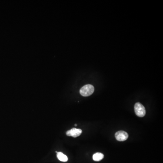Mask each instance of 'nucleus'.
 Wrapping results in <instances>:
<instances>
[{
  "instance_id": "f257e3e1",
  "label": "nucleus",
  "mask_w": 163,
  "mask_h": 163,
  "mask_svg": "<svg viewBox=\"0 0 163 163\" xmlns=\"http://www.w3.org/2000/svg\"><path fill=\"white\" fill-rule=\"evenodd\" d=\"M94 91V88L92 85L87 84L83 86L80 90V93L83 97H88L92 95Z\"/></svg>"
},
{
  "instance_id": "f03ea898",
  "label": "nucleus",
  "mask_w": 163,
  "mask_h": 163,
  "mask_svg": "<svg viewBox=\"0 0 163 163\" xmlns=\"http://www.w3.org/2000/svg\"><path fill=\"white\" fill-rule=\"evenodd\" d=\"M134 109L135 113L139 117H144L146 115V109L144 106L140 102H137L135 104Z\"/></svg>"
},
{
  "instance_id": "7ed1b4c3",
  "label": "nucleus",
  "mask_w": 163,
  "mask_h": 163,
  "mask_svg": "<svg viewBox=\"0 0 163 163\" xmlns=\"http://www.w3.org/2000/svg\"><path fill=\"white\" fill-rule=\"evenodd\" d=\"M115 137L118 141H124L127 139L128 138V134L127 133L124 131L120 130L117 132L115 134Z\"/></svg>"
},
{
  "instance_id": "20e7f679",
  "label": "nucleus",
  "mask_w": 163,
  "mask_h": 163,
  "mask_svg": "<svg viewBox=\"0 0 163 163\" xmlns=\"http://www.w3.org/2000/svg\"><path fill=\"white\" fill-rule=\"evenodd\" d=\"M82 133V130L81 129L73 128L67 131L66 132V134L68 136H69V137H77L81 135Z\"/></svg>"
},
{
  "instance_id": "39448f33",
  "label": "nucleus",
  "mask_w": 163,
  "mask_h": 163,
  "mask_svg": "<svg viewBox=\"0 0 163 163\" xmlns=\"http://www.w3.org/2000/svg\"><path fill=\"white\" fill-rule=\"evenodd\" d=\"M57 156L59 160L62 162H67L68 160L67 156L62 152H57Z\"/></svg>"
},
{
  "instance_id": "423d86ee",
  "label": "nucleus",
  "mask_w": 163,
  "mask_h": 163,
  "mask_svg": "<svg viewBox=\"0 0 163 163\" xmlns=\"http://www.w3.org/2000/svg\"><path fill=\"white\" fill-rule=\"evenodd\" d=\"M104 158V155L101 153H95L93 155V159L94 161H99L102 160Z\"/></svg>"
},
{
  "instance_id": "0eeeda50",
  "label": "nucleus",
  "mask_w": 163,
  "mask_h": 163,
  "mask_svg": "<svg viewBox=\"0 0 163 163\" xmlns=\"http://www.w3.org/2000/svg\"><path fill=\"white\" fill-rule=\"evenodd\" d=\"M75 126H77V125L75 124Z\"/></svg>"
}]
</instances>
